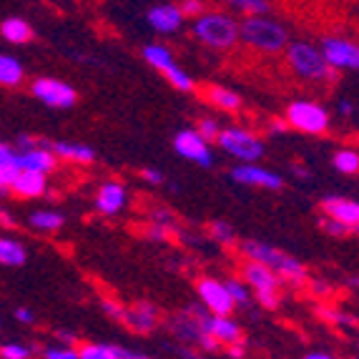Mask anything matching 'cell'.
Segmentation results:
<instances>
[{
	"label": "cell",
	"mask_w": 359,
	"mask_h": 359,
	"mask_svg": "<svg viewBox=\"0 0 359 359\" xmlns=\"http://www.w3.org/2000/svg\"><path fill=\"white\" fill-rule=\"evenodd\" d=\"M239 252L246 257V262H257V264H264V266H269V269L282 279V284L289 282L292 287H302V284H306V279H309V271H306V266L299 259L282 252V249H276V246L266 244V241L246 239L239 244Z\"/></svg>",
	"instance_id": "1"
},
{
	"label": "cell",
	"mask_w": 359,
	"mask_h": 359,
	"mask_svg": "<svg viewBox=\"0 0 359 359\" xmlns=\"http://www.w3.org/2000/svg\"><path fill=\"white\" fill-rule=\"evenodd\" d=\"M239 41L262 53H279L287 48L289 33L282 23L271 20L269 15H246L244 20H239Z\"/></svg>",
	"instance_id": "2"
},
{
	"label": "cell",
	"mask_w": 359,
	"mask_h": 359,
	"mask_svg": "<svg viewBox=\"0 0 359 359\" xmlns=\"http://www.w3.org/2000/svg\"><path fill=\"white\" fill-rule=\"evenodd\" d=\"M191 30L198 43L214 50H229L239 43V20L229 13H204L194 20Z\"/></svg>",
	"instance_id": "3"
},
{
	"label": "cell",
	"mask_w": 359,
	"mask_h": 359,
	"mask_svg": "<svg viewBox=\"0 0 359 359\" xmlns=\"http://www.w3.org/2000/svg\"><path fill=\"white\" fill-rule=\"evenodd\" d=\"M287 63L302 81H330L334 76L330 66H327V60L322 58L317 46H311V43L304 41H294L287 43Z\"/></svg>",
	"instance_id": "4"
},
{
	"label": "cell",
	"mask_w": 359,
	"mask_h": 359,
	"mask_svg": "<svg viewBox=\"0 0 359 359\" xmlns=\"http://www.w3.org/2000/svg\"><path fill=\"white\" fill-rule=\"evenodd\" d=\"M241 276H244L246 287L252 289V294L257 297V302L264 309H276L282 302V279L264 264L246 262L241 266Z\"/></svg>",
	"instance_id": "5"
},
{
	"label": "cell",
	"mask_w": 359,
	"mask_h": 359,
	"mask_svg": "<svg viewBox=\"0 0 359 359\" xmlns=\"http://www.w3.org/2000/svg\"><path fill=\"white\" fill-rule=\"evenodd\" d=\"M330 111L317 101H292L287 106V126L302 131L306 136H324L330 131Z\"/></svg>",
	"instance_id": "6"
},
{
	"label": "cell",
	"mask_w": 359,
	"mask_h": 359,
	"mask_svg": "<svg viewBox=\"0 0 359 359\" xmlns=\"http://www.w3.org/2000/svg\"><path fill=\"white\" fill-rule=\"evenodd\" d=\"M206 314H209V311H206L204 306L194 304V306H189V309L179 311V314H174L171 322H168V327H171V332L176 334V339L194 341V344H198V347H204L206 352H216L219 344H216V341L204 332V327H201Z\"/></svg>",
	"instance_id": "7"
},
{
	"label": "cell",
	"mask_w": 359,
	"mask_h": 359,
	"mask_svg": "<svg viewBox=\"0 0 359 359\" xmlns=\"http://www.w3.org/2000/svg\"><path fill=\"white\" fill-rule=\"evenodd\" d=\"M216 144L222 146L229 156H233L241 163H254L264 156V141L257 133L246 131L239 126H226L219 131Z\"/></svg>",
	"instance_id": "8"
},
{
	"label": "cell",
	"mask_w": 359,
	"mask_h": 359,
	"mask_svg": "<svg viewBox=\"0 0 359 359\" xmlns=\"http://www.w3.org/2000/svg\"><path fill=\"white\" fill-rule=\"evenodd\" d=\"M319 53L332 71H357L359 68V46L344 36H324Z\"/></svg>",
	"instance_id": "9"
},
{
	"label": "cell",
	"mask_w": 359,
	"mask_h": 359,
	"mask_svg": "<svg viewBox=\"0 0 359 359\" xmlns=\"http://www.w3.org/2000/svg\"><path fill=\"white\" fill-rule=\"evenodd\" d=\"M30 90L43 106L50 108H73L78 101V90L66 81H60V78H36Z\"/></svg>",
	"instance_id": "10"
},
{
	"label": "cell",
	"mask_w": 359,
	"mask_h": 359,
	"mask_svg": "<svg viewBox=\"0 0 359 359\" xmlns=\"http://www.w3.org/2000/svg\"><path fill=\"white\" fill-rule=\"evenodd\" d=\"M196 292L198 304L204 306L209 314H214V317H231V311L236 309L224 282L216 279V276H201L196 282Z\"/></svg>",
	"instance_id": "11"
},
{
	"label": "cell",
	"mask_w": 359,
	"mask_h": 359,
	"mask_svg": "<svg viewBox=\"0 0 359 359\" xmlns=\"http://www.w3.org/2000/svg\"><path fill=\"white\" fill-rule=\"evenodd\" d=\"M231 179L236 181V184L257 186V189H266V191H279L284 186L282 174H276L271 168L259 166V163H239V166H233Z\"/></svg>",
	"instance_id": "12"
},
{
	"label": "cell",
	"mask_w": 359,
	"mask_h": 359,
	"mask_svg": "<svg viewBox=\"0 0 359 359\" xmlns=\"http://www.w3.org/2000/svg\"><path fill=\"white\" fill-rule=\"evenodd\" d=\"M174 149L179 156H184L186 161H194L198 166H211L214 163V156H211V149L204 138L198 136L194 128H186V131H179L174 138Z\"/></svg>",
	"instance_id": "13"
},
{
	"label": "cell",
	"mask_w": 359,
	"mask_h": 359,
	"mask_svg": "<svg viewBox=\"0 0 359 359\" xmlns=\"http://www.w3.org/2000/svg\"><path fill=\"white\" fill-rule=\"evenodd\" d=\"M128 191L121 181H106L96 194V211L101 216H116L126 209Z\"/></svg>",
	"instance_id": "14"
},
{
	"label": "cell",
	"mask_w": 359,
	"mask_h": 359,
	"mask_svg": "<svg viewBox=\"0 0 359 359\" xmlns=\"http://www.w3.org/2000/svg\"><path fill=\"white\" fill-rule=\"evenodd\" d=\"M322 214L344 224L354 231L359 226V204L349 196H324L322 198Z\"/></svg>",
	"instance_id": "15"
},
{
	"label": "cell",
	"mask_w": 359,
	"mask_h": 359,
	"mask_svg": "<svg viewBox=\"0 0 359 359\" xmlns=\"http://www.w3.org/2000/svg\"><path fill=\"white\" fill-rule=\"evenodd\" d=\"M15 166H18V171H36V174L48 176L58 166V158L46 146H33L28 151H18Z\"/></svg>",
	"instance_id": "16"
},
{
	"label": "cell",
	"mask_w": 359,
	"mask_h": 359,
	"mask_svg": "<svg viewBox=\"0 0 359 359\" xmlns=\"http://www.w3.org/2000/svg\"><path fill=\"white\" fill-rule=\"evenodd\" d=\"M151 28L158 33V36H171L176 30H181L184 25V15L174 3H161V6H154L146 15Z\"/></svg>",
	"instance_id": "17"
},
{
	"label": "cell",
	"mask_w": 359,
	"mask_h": 359,
	"mask_svg": "<svg viewBox=\"0 0 359 359\" xmlns=\"http://www.w3.org/2000/svg\"><path fill=\"white\" fill-rule=\"evenodd\" d=\"M161 322V314H158V306L151 304V302H136L133 306H126V322L133 332L138 334H149L158 327Z\"/></svg>",
	"instance_id": "18"
},
{
	"label": "cell",
	"mask_w": 359,
	"mask_h": 359,
	"mask_svg": "<svg viewBox=\"0 0 359 359\" xmlns=\"http://www.w3.org/2000/svg\"><path fill=\"white\" fill-rule=\"evenodd\" d=\"M201 327H204V332L216 344H233V341H241V327L233 317H214V314H206Z\"/></svg>",
	"instance_id": "19"
},
{
	"label": "cell",
	"mask_w": 359,
	"mask_h": 359,
	"mask_svg": "<svg viewBox=\"0 0 359 359\" xmlns=\"http://www.w3.org/2000/svg\"><path fill=\"white\" fill-rule=\"evenodd\" d=\"M41 146H46L55 158H63V161L83 163V166L96 161V151L86 144H76V141H46L43 138Z\"/></svg>",
	"instance_id": "20"
},
{
	"label": "cell",
	"mask_w": 359,
	"mask_h": 359,
	"mask_svg": "<svg viewBox=\"0 0 359 359\" xmlns=\"http://www.w3.org/2000/svg\"><path fill=\"white\" fill-rule=\"evenodd\" d=\"M48 191V176L36 174V171H18L15 181L11 184V194L20 198H38Z\"/></svg>",
	"instance_id": "21"
},
{
	"label": "cell",
	"mask_w": 359,
	"mask_h": 359,
	"mask_svg": "<svg viewBox=\"0 0 359 359\" xmlns=\"http://www.w3.org/2000/svg\"><path fill=\"white\" fill-rule=\"evenodd\" d=\"M28 262V249L13 236H0V266H23Z\"/></svg>",
	"instance_id": "22"
},
{
	"label": "cell",
	"mask_w": 359,
	"mask_h": 359,
	"mask_svg": "<svg viewBox=\"0 0 359 359\" xmlns=\"http://www.w3.org/2000/svg\"><path fill=\"white\" fill-rule=\"evenodd\" d=\"M23 78H25L23 63L11 53H0V86L15 88V86L23 83Z\"/></svg>",
	"instance_id": "23"
},
{
	"label": "cell",
	"mask_w": 359,
	"mask_h": 359,
	"mask_svg": "<svg viewBox=\"0 0 359 359\" xmlns=\"http://www.w3.org/2000/svg\"><path fill=\"white\" fill-rule=\"evenodd\" d=\"M28 224L36 229V231L53 233V231H58V229H63V224H66V216L60 214V211H55V209H38V211H33V214L28 216Z\"/></svg>",
	"instance_id": "24"
},
{
	"label": "cell",
	"mask_w": 359,
	"mask_h": 359,
	"mask_svg": "<svg viewBox=\"0 0 359 359\" xmlns=\"http://www.w3.org/2000/svg\"><path fill=\"white\" fill-rule=\"evenodd\" d=\"M0 36L6 38L13 46H23L33 38V28L28 25V20L23 18H6L0 23Z\"/></svg>",
	"instance_id": "25"
},
{
	"label": "cell",
	"mask_w": 359,
	"mask_h": 359,
	"mask_svg": "<svg viewBox=\"0 0 359 359\" xmlns=\"http://www.w3.org/2000/svg\"><path fill=\"white\" fill-rule=\"evenodd\" d=\"M144 58L149 66H154L156 71L166 73L171 66H176V58H174V50L163 46V43H149L144 46Z\"/></svg>",
	"instance_id": "26"
},
{
	"label": "cell",
	"mask_w": 359,
	"mask_h": 359,
	"mask_svg": "<svg viewBox=\"0 0 359 359\" xmlns=\"http://www.w3.org/2000/svg\"><path fill=\"white\" fill-rule=\"evenodd\" d=\"M206 96H209V101L214 103L216 108H222V111H239L241 108L239 93L231 88H224V86H209V88H206Z\"/></svg>",
	"instance_id": "27"
},
{
	"label": "cell",
	"mask_w": 359,
	"mask_h": 359,
	"mask_svg": "<svg viewBox=\"0 0 359 359\" xmlns=\"http://www.w3.org/2000/svg\"><path fill=\"white\" fill-rule=\"evenodd\" d=\"M332 163L339 174L344 176H354L359 171V154L357 149H339L334 156H332Z\"/></svg>",
	"instance_id": "28"
},
{
	"label": "cell",
	"mask_w": 359,
	"mask_h": 359,
	"mask_svg": "<svg viewBox=\"0 0 359 359\" xmlns=\"http://www.w3.org/2000/svg\"><path fill=\"white\" fill-rule=\"evenodd\" d=\"M229 8H233L241 15H269L271 13V3L269 0H224Z\"/></svg>",
	"instance_id": "29"
},
{
	"label": "cell",
	"mask_w": 359,
	"mask_h": 359,
	"mask_svg": "<svg viewBox=\"0 0 359 359\" xmlns=\"http://www.w3.org/2000/svg\"><path fill=\"white\" fill-rule=\"evenodd\" d=\"M224 287H226V292H229V297H231L233 306H249V304H252V289L246 287L244 279L229 276L226 282H224Z\"/></svg>",
	"instance_id": "30"
},
{
	"label": "cell",
	"mask_w": 359,
	"mask_h": 359,
	"mask_svg": "<svg viewBox=\"0 0 359 359\" xmlns=\"http://www.w3.org/2000/svg\"><path fill=\"white\" fill-rule=\"evenodd\" d=\"M179 224H174V226H166V224H154L151 222V226L146 229V236H149L151 241H156V244H166V241H171V236H179Z\"/></svg>",
	"instance_id": "31"
},
{
	"label": "cell",
	"mask_w": 359,
	"mask_h": 359,
	"mask_svg": "<svg viewBox=\"0 0 359 359\" xmlns=\"http://www.w3.org/2000/svg\"><path fill=\"white\" fill-rule=\"evenodd\" d=\"M209 233H211V239H214L216 244L229 246V244H233V241H236V231H233V226H231V224H226V222H211Z\"/></svg>",
	"instance_id": "32"
},
{
	"label": "cell",
	"mask_w": 359,
	"mask_h": 359,
	"mask_svg": "<svg viewBox=\"0 0 359 359\" xmlns=\"http://www.w3.org/2000/svg\"><path fill=\"white\" fill-rule=\"evenodd\" d=\"M163 76H166L168 83L174 86V88H179V90H191L194 88L191 76H189V73H186L184 68H179V66H171L166 73H163Z\"/></svg>",
	"instance_id": "33"
},
{
	"label": "cell",
	"mask_w": 359,
	"mask_h": 359,
	"mask_svg": "<svg viewBox=\"0 0 359 359\" xmlns=\"http://www.w3.org/2000/svg\"><path fill=\"white\" fill-rule=\"evenodd\" d=\"M36 349L18 344V341H8V344H0V359H30Z\"/></svg>",
	"instance_id": "34"
},
{
	"label": "cell",
	"mask_w": 359,
	"mask_h": 359,
	"mask_svg": "<svg viewBox=\"0 0 359 359\" xmlns=\"http://www.w3.org/2000/svg\"><path fill=\"white\" fill-rule=\"evenodd\" d=\"M319 229H322L327 236H334V239H344V236H349L352 233V229L344 226V224L334 222V219H330V216H319Z\"/></svg>",
	"instance_id": "35"
},
{
	"label": "cell",
	"mask_w": 359,
	"mask_h": 359,
	"mask_svg": "<svg viewBox=\"0 0 359 359\" xmlns=\"http://www.w3.org/2000/svg\"><path fill=\"white\" fill-rule=\"evenodd\" d=\"M78 359H116L111 344H86L78 349Z\"/></svg>",
	"instance_id": "36"
},
{
	"label": "cell",
	"mask_w": 359,
	"mask_h": 359,
	"mask_svg": "<svg viewBox=\"0 0 359 359\" xmlns=\"http://www.w3.org/2000/svg\"><path fill=\"white\" fill-rule=\"evenodd\" d=\"M194 131H196L198 136H201L206 144H209V141H216V136H219L222 126H219V121H216V118H201V121H198V126L194 128Z\"/></svg>",
	"instance_id": "37"
},
{
	"label": "cell",
	"mask_w": 359,
	"mask_h": 359,
	"mask_svg": "<svg viewBox=\"0 0 359 359\" xmlns=\"http://www.w3.org/2000/svg\"><path fill=\"white\" fill-rule=\"evenodd\" d=\"M176 8L181 11V15H184V18H194V20H196L198 15H204V13H206V3H204V0H181Z\"/></svg>",
	"instance_id": "38"
},
{
	"label": "cell",
	"mask_w": 359,
	"mask_h": 359,
	"mask_svg": "<svg viewBox=\"0 0 359 359\" xmlns=\"http://www.w3.org/2000/svg\"><path fill=\"white\" fill-rule=\"evenodd\" d=\"M319 314H322L327 322H332V324H339V327H354V317L352 314H344V311H339V309H319Z\"/></svg>",
	"instance_id": "39"
},
{
	"label": "cell",
	"mask_w": 359,
	"mask_h": 359,
	"mask_svg": "<svg viewBox=\"0 0 359 359\" xmlns=\"http://www.w3.org/2000/svg\"><path fill=\"white\" fill-rule=\"evenodd\" d=\"M101 306H103V311H106V317H111L114 322H126V306L121 304V302H116V299H103L101 302Z\"/></svg>",
	"instance_id": "40"
},
{
	"label": "cell",
	"mask_w": 359,
	"mask_h": 359,
	"mask_svg": "<svg viewBox=\"0 0 359 359\" xmlns=\"http://www.w3.org/2000/svg\"><path fill=\"white\" fill-rule=\"evenodd\" d=\"M43 359H78V349L66 347V344H60V347H46L43 349Z\"/></svg>",
	"instance_id": "41"
},
{
	"label": "cell",
	"mask_w": 359,
	"mask_h": 359,
	"mask_svg": "<svg viewBox=\"0 0 359 359\" xmlns=\"http://www.w3.org/2000/svg\"><path fill=\"white\" fill-rule=\"evenodd\" d=\"M151 222H154V224H166V226H174V224H176V214L171 209H166V206H161V209L151 211Z\"/></svg>",
	"instance_id": "42"
},
{
	"label": "cell",
	"mask_w": 359,
	"mask_h": 359,
	"mask_svg": "<svg viewBox=\"0 0 359 359\" xmlns=\"http://www.w3.org/2000/svg\"><path fill=\"white\" fill-rule=\"evenodd\" d=\"M15 176H18V166L15 163H3L0 166V189H11Z\"/></svg>",
	"instance_id": "43"
},
{
	"label": "cell",
	"mask_w": 359,
	"mask_h": 359,
	"mask_svg": "<svg viewBox=\"0 0 359 359\" xmlns=\"http://www.w3.org/2000/svg\"><path fill=\"white\" fill-rule=\"evenodd\" d=\"M111 352H114L116 359H149L144 352H136V349H128V347H118V344H111Z\"/></svg>",
	"instance_id": "44"
},
{
	"label": "cell",
	"mask_w": 359,
	"mask_h": 359,
	"mask_svg": "<svg viewBox=\"0 0 359 359\" xmlns=\"http://www.w3.org/2000/svg\"><path fill=\"white\" fill-rule=\"evenodd\" d=\"M15 156H18L15 146L0 141V166H3V163H15Z\"/></svg>",
	"instance_id": "45"
},
{
	"label": "cell",
	"mask_w": 359,
	"mask_h": 359,
	"mask_svg": "<svg viewBox=\"0 0 359 359\" xmlns=\"http://www.w3.org/2000/svg\"><path fill=\"white\" fill-rule=\"evenodd\" d=\"M15 319H18L20 324H36V314H33V309H28V306H18L15 309Z\"/></svg>",
	"instance_id": "46"
},
{
	"label": "cell",
	"mask_w": 359,
	"mask_h": 359,
	"mask_svg": "<svg viewBox=\"0 0 359 359\" xmlns=\"http://www.w3.org/2000/svg\"><path fill=\"white\" fill-rule=\"evenodd\" d=\"M141 176H144L149 184H154V186H158V184H163V174L158 171V168H151V166H146L144 171H141Z\"/></svg>",
	"instance_id": "47"
},
{
	"label": "cell",
	"mask_w": 359,
	"mask_h": 359,
	"mask_svg": "<svg viewBox=\"0 0 359 359\" xmlns=\"http://www.w3.org/2000/svg\"><path fill=\"white\" fill-rule=\"evenodd\" d=\"M226 354L231 359H244V354H246L244 341H233V344H226Z\"/></svg>",
	"instance_id": "48"
},
{
	"label": "cell",
	"mask_w": 359,
	"mask_h": 359,
	"mask_svg": "<svg viewBox=\"0 0 359 359\" xmlns=\"http://www.w3.org/2000/svg\"><path fill=\"white\" fill-rule=\"evenodd\" d=\"M55 337H58V341H63L66 347H71V344H76V341H78V334H76V332H71V330H58V332H55Z\"/></svg>",
	"instance_id": "49"
},
{
	"label": "cell",
	"mask_w": 359,
	"mask_h": 359,
	"mask_svg": "<svg viewBox=\"0 0 359 359\" xmlns=\"http://www.w3.org/2000/svg\"><path fill=\"white\" fill-rule=\"evenodd\" d=\"M337 111H339V116H354V103L344 98V101L337 103Z\"/></svg>",
	"instance_id": "50"
},
{
	"label": "cell",
	"mask_w": 359,
	"mask_h": 359,
	"mask_svg": "<svg viewBox=\"0 0 359 359\" xmlns=\"http://www.w3.org/2000/svg\"><path fill=\"white\" fill-rule=\"evenodd\" d=\"M33 146H36V141H33L30 136H25V133H20V136H18V149H15V151H28V149H33Z\"/></svg>",
	"instance_id": "51"
},
{
	"label": "cell",
	"mask_w": 359,
	"mask_h": 359,
	"mask_svg": "<svg viewBox=\"0 0 359 359\" xmlns=\"http://www.w3.org/2000/svg\"><path fill=\"white\" fill-rule=\"evenodd\" d=\"M311 289H314V292H317L319 297H324V294H330V292H332L330 284H324L322 279H317V282H311Z\"/></svg>",
	"instance_id": "52"
},
{
	"label": "cell",
	"mask_w": 359,
	"mask_h": 359,
	"mask_svg": "<svg viewBox=\"0 0 359 359\" xmlns=\"http://www.w3.org/2000/svg\"><path fill=\"white\" fill-rule=\"evenodd\" d=\"M287 121H274L271 123V133H287Z\"/></svg>",
	"instance_id": "53"
},
{
	"label": "cell",
	"mask_w": 359,
	"mask_h": 359,
	"mask_svg": "<svg viewBox=\"0 0 359 359\" xmlns=\"http://www.w3.org/2000/svg\"><path fill=\"white\" fill-rule=\"evenodd\" d=\"M304 359H337L334 354H327V352H309Z\"/></svg>",
	"instance_id": "54"
},
{
	"label": "cell",
	"mask_w": 359,
	"mask_h": 359,
	"mask_svg": "<svg viewBox=\"0 0 359 359\" xmlns=\"http://www.w3.org/2000/svg\"><path fill=\"white\" fill-rule=\"evenodd\" d=\"M0 214H3V209H0Z\"/></svg>",
	"instance_id": "55"
}]
</instances>
